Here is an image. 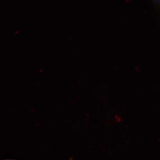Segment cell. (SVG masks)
<instances>
[{
    "instance_id": "6da1fadb",
    "label": "cell",
    "mask_w": 160,
    "mask_h": 160,
    "mask_svg": "<svg viewBox=\"0 0 160 160\" xmlns=\"http://www.w3.org/2000/svg\"><path fill=\"white\" fill-rule=\"evenodd\" d=\"M155 1L157 2L158 3L160 4V0H154Z\"/></svg>"
}]
</instances>
